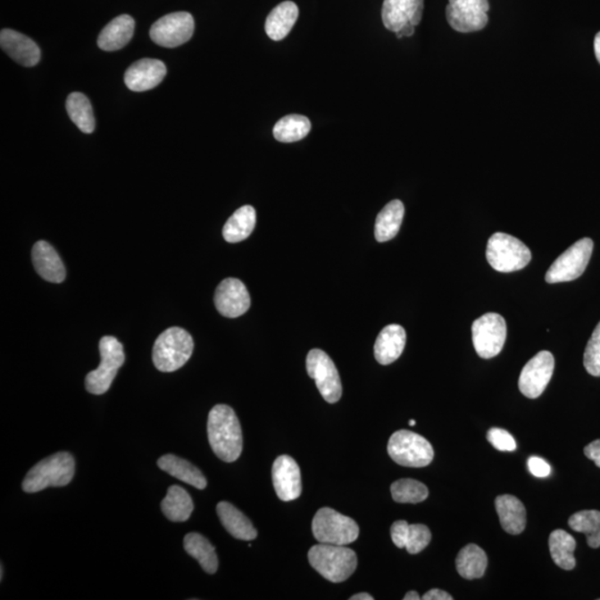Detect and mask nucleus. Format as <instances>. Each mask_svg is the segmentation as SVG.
Here are the masks:
<instances>
[{
    "instance_id": "a19ab883",
    "label": "nucleus",
    "mask_w": 600,
    "mask_h": 600,
    "mask_svg": "<svg viewBox=\"0 0 600 600\" xmlns=\"http://www.w3.org/2000/svg\"><path fill=\"white\" fill-rule=\"evenodd\" d=\"M529 468L531 474L538 479H546L552 471L549 463L543 458L533 456L529 459Z\"/></svg>"
},
{
    "instance_id": "9d476101",
    "label": "nucleus",
    "mask_w": 600,
    "mask_h": 600,
    "mask_svg": "<svg viewBox=\"0 0 600 600\" xmlns=\"http://www.w3.org/2000/svg\"><path fill=\"white\" fill-rule=\"evenodd\" d=\"M471 333L472 344L479 357L493 358L502 352L506 342V321L499 313H485L472 322Z\"/></svg>"
},
{
    "instance_id": "8fccbe9b",
    "label": "nucleus",
    "mask_w": 600,
    "mask_h": 600,
    "mask_svg": "<svg viewBox=\"0 0 600 600\" xmlns=\"http://www.w3.org/2000/svg\"><path fill=\"white\" fill-rule=\"evenodd\" d=\"M0 572H2V575H0V580H3V577H4V567H3V565H2V571H0Z\"/></svg>"
},
{
    "instance_id": "2f4dec72",
    "label": "nucleus",
    "mask_w": 600,
    "mask_h": 600,
    "mask_svg": "<svg viewBox=\"0 0 600 600\" xmlns=\"http://www.w3.org/2000/svg\"><path fill=\"white\" fill-rule=\"evenodd\" d=\"M549 550L553 561L563 571H572L576 566L574 552L576 540L567 531L554 530L549 536Z\"/></svg>"
},
{
    "instance_id": "37998d69",
    "label": "nucleus",
    "mask_w": 600,
    "mask_h": 600,
    "mask_svg": "<svg viewBox=\"0 0 600 600\" xmlns=\"http://www.w3.org/2000/svg\"><path fill=\"white\" fill-rule=\"evenodd\" d=\"M424 600H453L454 597L446 592H444L442 589H430L429 592H427L424 596L421 597Z\"/></svg>"
},
{
    "instance_id": "473e14b6",
    "label": "nucleus",
    "mask_w": 600,
    "mask_h": 600,
    "mask_svg": "<svg viewBox=\"0 0 600 600\" xmlns=\"http://www.w3.org/2000/svg\"><path fill=\"white\" fill-rule=\"evenodd\" d=\"M66 109L74 124L85 134L95 130V117L92 104L81 93H71L67 98Z\"/></svg>"
},
{
    "instance_id": "0eeeda50",
    "label": "nucleus",
    "mask_w": 600,
    "mask_h": 600,
    "mask_svg": "<svg viewBox=\"0 0 600 600\" xmlns=\"http://www.w3.org/2000/svg\"><path fill=\"white\" fill-rule=\"evenodd\" d=\"M486 257L495 271L512 272L529 265L531 253L524 243L513 236L496 233L488 240Z\"/></svg>"
},
{
    "instance_id": "58836bf2",
    "label": "nucleus",
    "mask_w": 600,
    "mask_h": 600,
    "mask_svg": "<svg viewBox=\"0 0 600 600\" xmlns=\"http://www.w3.org/2000/svg\"><path fill=\"white\" fill-rule=\"evenodd\" d=\"M488 439L499 452H515L517 445L507 430L492 429L488 431Z\"/></svg>"
},
{
    "instance_id": "cd10ccee",
    "label": "nucleus",
    "mask_w": 600,
    "mask_h": 600,
    "mask_svg": "<svg viewBox=\"0 0 600 600\" xmlns=\"http://www.w3.org/2000/svg\"><path fill=\"white\" fill-rule=\"evenodd\" d=\"M254 226H256V211L253 206L246 204L238 209L226 221L222 236L226 242L231 244L243 242L252 235Z\"/></svg>"
},
{
    "instance_id": "7c9ffc66",
    "label": "nucleus",
    "mask_w": 600,
    "mask_h": 600,
    "mask_svg": "<svg viewBox=\"0 0 600 600\" xmlns=\"http://www.w3.org/2000/svg\"><path fill=\"white\" fill-rule=\"evenodd\" d=\"M184 547L186 553L196 559L207 574H215L220 562H218L215 547L206 538L198 533H189L185 536Z\"/></svg>"
},
{
    "instance_id": "dca6fc26",
    "label": "nucleus",
    "mask_w": 600,
    "mask_h": 600,
    "mask_svg": "<svg viewBox=\"0 0 600 600\" xmlns=\"http://www.w3.org/2000/svg\"><path fill=\"white\" fill-rule=\"evenodd\" d=\"M272 483L277 496L283 502H290L302 495V475L293 457L281 454L272 465Z\"/></svg>"
},
{
    "instance_id": "c9c22d12",
    "label": "nucleus",
    "mask_w": 600,
    "mask_h": 600,
    "mask_svg": "<svg viewBox=\"0 0 600 600\" xmlns=\"http://www.w3.org/2000/svg\"><path fill=\"white\" fill-rule=\"evenodd\" d=\"M395 502L399 504H418L429 497V488L415 479H399L390 486Z\"/></svg>"
},
{
    "instance_id": "393cba45",
    "label": "nucleus",
    "mask_w": 600,
    "mask_h": 600,
    "mask_svg": "<svg viewBox=\"0 0 600 600\" xmlns=\"http://www.w3.org/2000/svg\"><path fill=\"white\" fill-rule=\"evenodd\" d=\"M299 11L297 4L293 2H284L272 9L268 15L265 30L268 38L279 42L290 33L295 22L297 21Z\"/></svg>"
},
{
    "instance_id": "f257e3e1",
    "label": "nucleus",
    "mask_w": 600,
    "mask_h": 600,
    "mask_svg": "<svg viewBox=\"0 0 600 600\" xmlns=\"http://www.w3.org/2000/svg\"><path fill=\"white\" fill-rule=\"evenodd\" d=\"M207 433L209 445L218 458L225 462L238 461L243 452V433L233 409L216 404L208 415Z\"/></svg>"
},
{
    "instance_id": "20e7f679",
    "label": "nucleus",
    "mask_w": 600,
    "mask_h": 600,
    "mask_svg": "<svg viewBox=\"0 0 600 600\" xmlns=\"http://www.w3.org/2000/svg\"><path fill=\"white\" fill-rule=\"evenodd\" d=\"M194 340L192 336L179 327H171L163 331L154 342L153 362L159 371H179L192 357Z\"/></svg>"
},
{
    "instance_id": "f8f14e48",
    "label": "nucleus",
    "mask_w": 600,
    "mask_h": 600,
    "mask_svg": "<svg viewBox=\"0 0 600 600\" xmlns=\"http://www.w3.org/2000/svg\"><path fill=\"white\" fill-rule=\"evenodd\" d=\"M488 0H449L446 18L454 30L474 33L488 26Z\"/></svg>"
},
{
    "instance_id": "a18cd8bd",
    "label": "nucleus",
    "mask_w": 600,
    "mask_h": 600,
    "mask_svg": "<svg viewBox=\"0 0 600 600\" xmlns=\"http://www.w3.org/2000/svg\"><path fill=\"white\" fill-rule=\"evenodd\" d=\"M594 47H595V54H596L597 61L600 63V31L596 35V38H595Z\"/></svg>"
},
{
    "instance_id": "7ed1b4c3",
    "label": "nucleus",
    "mask_w": 600,
    "mask_h": 600,
    "mask_svg": "<svg viewBox=\"0 0 600 600\" xmlns=\"http://www.w3.org/2000/svg\"><path fill=\"white\" fill-rule=\"evenodd\" d=\"M308 561L313 570L331 583L347 580L357 568L356 553L340 545H315L308 552Z\"/></svg>"
},
{
    "instance_id": "412c9836",
    "label": "nucleus",
    "mask_w": 600,
    "mask_h": 600,
    "mask_svg": "<svg viewBox=\"0 0 600 600\" xmlns=\"http://www.w3.org/2000/svg\"><path fill=\"white\" fill-rule=\"evenodd\" d=\"M406 331L400 325H388L376 339L374 354L380 365H390L402 356L406 346Z\"/></svg>"
},
{
    "instance_id": "49530a36",
    "label": "nucleus",
    "mask_w": 600,
    "mask_h": 600,
    "mask_svg": "<svg viewBox=\"0 0 600 600\" xmlns=\"http://www.w3.org/2000/svg\"><path fill=\"white\" fill-rule=\"evenodd\" d=\"M350 600H374V597L371 596L370 594L362 593L354 595V596L349 598Z\"/></svg>"
},
{
    "instance_id": "f3484780",
    "label": "nucleus",
    "mask_w": 600,
    "mask_h": 600,
    "mask_svg": "<svg viewBox=\"0 0 600 600\" xmlns=\"http://www.w3.org/2000/svg\"><path fill=\"white\" fill-rule=\"evenodd\" d=\"M213 299L217 311L229 318L242 316L250 307V296L246 286L236 279L222 280L216 289Z\"/></svg>"
},
{
    "instance_id": "39448f33",
    "label": "nucleus",
    "mask_w": 600,
    "mask_h": 600,
    "mask_svg": "<svg viewBox=\"0 0 600 600\" xmlns=\"http://www.w3.org/2000/svg\"><path fill=\"white\" fill-rule=\"evenodd\" d=\"M99 352L102 362L97 370L86 376L85 385L88 392L93 395H103L111 388L118 371L124 365L125 354L121 343L112 336H104L99 342Z\"/></svg>"
},
{
    "instance_id": "de8ad7c7",
    "label": "nucleus",
    "mask_w": 600,
    "mask_h": 600,
    "mask_svg": "<svg viewBox=\"0 0 600 600\" xmlns=\"http://www.w3.org/2000/svg\"><path fill=\"white\" fill-rule=\"evenodd\" d=\"M421 597L420 596V594L415 592V590H412V592H408L406 595H404V600H420Z\"/></svg>"
},
{
    "instance_id": "ea45409f",
    "label": "nucleus",
    "mask_w": 600,
    "mask_h": 600,
    "mask_svg": "<svg viewBox=\"0 0 600 600\" xmlns=\"http://www.w3.org/2000/svg\"><path fill=\"white\" fill-rule=\"evenodd\" d=\"M409 531V524L406 521H395L392 529H390V535H392L393 543L398 548H404L406 546L407 535Z\"/></svg>"
},
{
    "instance_id": "6e6552de",
    "label": "nucleus",
    "mask_w": 600,
    "mask_h": 600,
    "mask_svg": "<svg viewBox=\"0 0 600 600\" xmlns=\"http://www.w3.org/2000/svg\"><path fill=\"white\" fill-rule=\"evenodd\" d=\"M388 450L390 458L404 467H426L434 459V449L429 440L411 430H398L390 436Z\"/></svg>"
},
{
    "instance_id": "5701e85b",
    "label": "nucleus",
    "mask_w": 600,
    "mask_h": 600,
    "mask_svg": "<svg viewBox=\"0 0 600 600\" xmlns=\"http://www.w3.org/2000/svg\"><path fill=\"white\" fill-rule=\"evenodd\" d=\"M500 524L506 533L520 535L526 529V509L524 504L512 495H502L495 500Z\"/></svg>"
},
{
    "instance_id": "c756f323",
    "label": "nucleus",
    "mask_w": 600,
    "mask_h": 600,
    "mask_svg": "<svg viewBox=\"0 0 600 600\" xmlns=\"http://www.w3.org/2000/svg\"><path fill=\"white\" fill-rule=\"evenodd\" d=\"M488 563V554L475 544L463 547L456 558L458 574L468 580L481 579L485 575Z\"/></svg>"
},
{
    "instance_id": "f03ea898",
    "label": "nucleus",
    "mask_w": 600,
    "mask_h": 600,
    "mask_svg": "<svg viewBox=\"0 0 600 600\" xmlns=\"http://www.w3.org/2000/svg\"><path fill=\"white\" fill-rule=\"evenodd\" d=\"M75 459L70 453H57L43 459L27 472L22 490L34 494L49 488H63L75 475Z\"/></svg>"
},
{
    "instance_id": "9b49d317",
    "label": "nucleus",
    "mask_w": 600,
    "mask_h": 600,
    "mask_svg": "<svg viewBox=\"0 0 600 600\" xmlns=\"http://www.w3.org/2000/svg\"><path fill=\"white\" fill-rule=\"evenodd\" d=\"M309 377L315 379L318 390L327 403H338L343 394L342 380L331 358L321 349H312L307 354Z\"/></svg>"
},
{
    "instance_id": "1a4fd4ad",
    "label": "nucleus",
    "mask_w": 600,
    "mask_h": 600,
    "mask_svg": "<svg viewBox=\"0 0 600 600\" xmlns=\"http://www.w3.org/2000/svg\"><path fill=\"white\" fill-rule=\"evenodd\" d=\"M593 249L594 242L592 239L583 238L579 240L553 262L545 279L549 284H557L579 279L588 268Z\"/></svg>"
},
{
    "instance_id": "a878e982",
    "label": "nucleus",
    "mask_w": 600,
    "mask_h": 600,
    "mask_svg": "<svg viewBox=\"0 0 600 600\" xmlns=\"http://www.w3.org/2000/svg\"><path fill=\"white\" fill-rule=\"evenodd\" d=\"M157 465L167 474L184 481L186 484L194 486L195 488L200 490L206 488V477L196 466L183 458L175 456V454H165V456L158 459Z\"/></svg>"
},
{
    "instance_id": "4be33fe9",
    "label": "nucleus",
    "mask_w": 600,
    "mask_h": 600,
    "mask_svg": "<svg viewBox=\"0 0 600 600\" xmlns=\"http://www.w3.org/2000/svg\"><path fill=\"white\" fill-rule=\"evenodd\" d=\"M135 21L129 15H121L112 20L100 33L97 43L104 52H116L124 48L133 38Z\"/></svg>"
},
{
    "instance_id": "423d86ee",
    "label": "nucleus",
    "mask_w": 600,
    "mask_h": 600,
    "mask_svg": "<svg viewBox=\"0 0 600 600\" xmlns=\"http://www.w3.org/2000/svg\"><path fill=\"white\" fill-rule=\"evenodd\" d=\"M312 534L318 543L346 546L358 538L357 522L334 509L324 507L312 520Z\"/></svg>"
},
{
    "instance_id": "2eb2a0df",
    "label": "nucleus",
    "mask_w": 600,
    "mask_h": 600,
    "mask_svg": "<svg viewBox=\"0 0 600 600\" xmlns=\"http://www.w3.org/2000/svg\"><path fill=\"white\" fill-rule=\"evenodd\" d=\"M424 12V0H384L381 8L383 24L393 33L404 26L421 24Z\"/></svg>"
},
{
    "instance_id": "72a5a7b5",
    "label": "nucleus",
    "mask_w": 600,
    "mask_h": 600,
    "mask_svg": "<svg viewBox=\"0 0 600 600\" xmlns=\"http://www.w3.org/2000/svg\"><path fill=\"white\" fill-rule=\"evenodd\" d=\"M312 129L311 121L303 115L281 118L274 127V138L281 143H295L304 139Z\"/></svg>"
},
{
    "instance_id": "ddd939ff",
    "label": "nucleus",
    "mask_w": 600,
    "mask_h": 600,
    "mask_svg": "<svg viewBox=\"0 0 600 600\" xmlns=\"http://www.w3.org/2000/svg\"><path fill=\"white\" fill-rule=\"evenodd\" d=\"M195 30L194 17L189 12L168 13L150 29L149 36L154 44L166 48H175L188 43Z\"/></svg>"
},
{
    "instance_id": "bb28decb",
    "label": "nucleus",
    "mask_w": 600,
    "mask_h": 600,
    "mask_svg": "<svg viewBox=\"0 0 600 600\" xmlns=\"http://www.w3.org/2000/svg\"><path fill=\"white\" fill-rule=\"evenodd\" d=\"M404 215V204L398 199L386 204L381 209L375 222V238L377 242L385 243L398 234Z\"/></svg>"
},
{
    "instance_id": "4c0bfd02",
    "label": "nucleus",
    "mask_w": 600,
    "mask_h": 600,
    "mask_svg": "<svg viewBox=\"0 0 600 600\" xmlns=\"http://www.w3.org/2000/svg\"><path fill=\"white\" fill-rule=\"evenodd\" d=\"M430 540L431 533L429 527L422 524L409 525L406 546L404 548L407 549L409 554H420L429 546Z\"/></svg>"
},
{
    "instance_id": "c85d7f7f",
    "label": "nucleus",
    "mask_w": 600,
    "mask_h": 600,
    "mask_svg": "<svg viewBox=\"0 0 600 600\" xmlns=\"http://www.w3.org/2000/svg\"><path fill=\"white\" fill-rule=\"evenodd\" d=\"M194 511V503L188 490L180 486H171L166 497L162 502L163 515L174 522H184L189 520Z\"/></svg>"
},
{
    "instance_id": "79ce46f5",
    "label": "nucleus",
    "mask_w": 600,
    "mask_h": 600,
    "mask_svg": "<svg viewBox=\"0 0 600 600\" xmlns=\"http://www.w3.org/2000/svg\"><path fill=\"white\" fill-rule=\"evenodd\" d=\"M584 453L586 457L593 461L600 468V439L588 445L584 449Z\"/></svg>"
},
{
    "instance_id": "f704fd0d",
    "label": "nucleus",
    "mask_w": 600,
    "mask_h": 600,
    "mask_svg": "<svg viewBox=\"0 0 600 600\" xmlns=\"http://www.w3.org/2000/svg\"><path fill=\"white\" fill-rule=\"evenodd\" d=\"M568 525L577 533L586 535L589 547H600V512L581 511L576 512L568 521Z\"/></svg>"
},
{
    "instance_id": "e433bc0d",
    "label": "nucleus",
    "mask_w": 600,
    "mask_h": 600,
    "mask_svg": "<svg viewBox=\"0 0 600 600\" xmlns=\"http://www.w3.org/2000/svg\"><path fill=\"white\" fill-rule=\"evenodd\" d=\"M584 366L588 374L600 377V321L586 347Z\"/></svg>"
},
{
    "instance_id": "b1692460",
    "label": "nucleus",
    "mask_w": 600,
    "mask_h": 600,
    "mask_svg": "<svg viewBox=\"0 0 600 600\" xmlns=\"http://www.w3.org/2000/svg\"><path fill=\"white\" fill-rule=\"evenodd\" d=\"M217 513L222 526L236 539L246 540V542L256 539L257 530L254 529L253 522L234 504L221 502L217 504Z\"/></svg>"
},
{
    "instance_id": "09e8293b",
    "label": "nucleus",
    "mask_w": 600,
    "mask_h": 600,
    "mask_svg": "<svg viewBox=\"0 0 600 600\" xmlns=\"http://www.w3.org/2000/svg\"><path fill=\"white\" fill-rule=\"evenodd\" d=\"M409 425H411V426H415V425H416V421H409Z\"/></svg>"
},
{
    "instance_id": "a211bd4d",
    "label": "nucleus",
    "mask_w": 600,
    "mask_h": 600,
    "mask_svg": "<svg viewBox=\"0 0 600 600\" xmlns=\"http://www.w3.org/2000/svg\"><path fill=\"white\" fill-rule=\"evenodd\" d=\"M166 74V66L162 61L144 58L129 66L125 72L124 80L130 90L142 93L157 88Z\"/></svg>"
},
{
    "instance_id": "aec40b11",
    "label": "nucleus",
    "mask_w": 600,
    "mask_h": 600,
    "mask_svg": "<svg viewBox=\"0 0 600 600\" xmlns=\"http://www.w3.org/2000/svg\"><path fill=\"white\" fill-rule=\"evenodd\" d=\"M34 267L40 277L49 283H62L66 279V270L56 250L45 240L36 243L31 252Z\"/></svg>"
},
{
    "instance_id": "4468645a",
    "label": "nucleus",
    "mask_w": 600,
    "mask_h": 600,
    "mask_svg": "<svg viewBox=\"0 0 600 600\" xmlns=\"http://www.w3.org/2000/svg\"><path fill=\"white\" fill-rule=\"evenodd\" d=\"M554 359L552 353L540 352L522 368L520 377V390L527 398H538L552 379Z\"/></svg>"
},
{
    "instance_id": "6ab92c4d",
    "label": "nucleus",
    "mask_w": 600,
    "mask_h": 600,
    "mask_svg": "<svg viewBox=\"0 0 600 600\" xmlns=\"http://www.w3.org/2000/svg\"><path fill=\"white\" fill-rule=\"evenodd\" d=\"M0 45L9 57L21 65L33 67L40 61V49L33 39L16 30L4 29L0 33Z\"/></svg>"
},
{
    "instance_id": "c03bdc74",
    "label": "nucleus",
    "mask_w": 600,
    "mask_h": 600,
    "mask_svg": "<svg viewBox=\"0 0 600 600\" xmlns=\"http://www.w3.org/2000/svg\"><path fill=\"white\" fill-rule=\"evenodd\" d=\"M396 34L397 38H411L413 34H415V26L413 25H406L404 26L402 29L398 30Z\"/></svg>"
}]
</instances>
